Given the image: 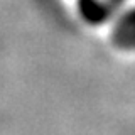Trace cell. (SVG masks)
Listing matches in <instances>:
<instances>
[{"label":"cell","mask_w":135,"mask_h":135,"mask_svg":"<svg viewBox=\"0 0 135 135\" xmlns=\"http://www.w3.org/2000/svg\"><path fill=\"white\" fill-rule=\"evenodd\" d=\"M123 0H78L79 15L88 24H103L117 15Z\"/></svg>","instance_id":"1"},{"label":"cell","mask_w":135,"mask_h":135,"mask_svg":"<svg viewBox=\"0 0 135 135\" xmlns=\"http://www.w3.org/2000/svg\"><path fill=\"white\" fill-rule=\"evenodd\" d=\"M113 42L122 49H135V7L117 12L112 29Z\"/></svg>","instance_id":"2"}]
</instances>
